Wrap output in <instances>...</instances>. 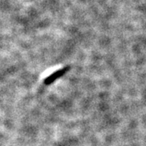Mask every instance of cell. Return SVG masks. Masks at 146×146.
<instances>
[]
</instances>
